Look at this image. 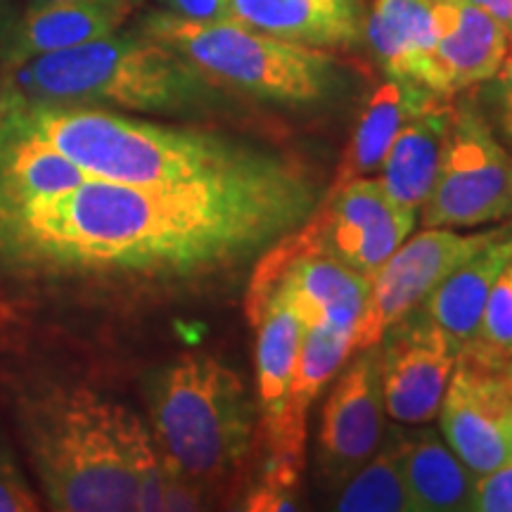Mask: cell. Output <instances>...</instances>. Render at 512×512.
I'll return each mask as SVG.
<instances>
[{
    "instance_id": "27",
    "label": "cell",
    "mask_w": 512,
    "mask_h": 512,
    "mask_svg": "<svg viewBox=\"0 0 512 512\" xmlns=\"http://www.w3.org/2000/svg\"><path fill=\"white\" fill-rule=\"evenodd\" d=\"M470 510L512 512V460L482 477H475Z\"/></svg>"
},
{
    "instance_id": "2",
    "label": "cell",
    "mask_w": 512,
    "mask_h": 512,
    "mask_svg": "<svg viewBox=\"0 0 512 512\" xmlns=\"http://www.w3.org/2000/svg\"><path fill=\"white\" fill-rule=\"evenodd\" d=\"M0 102L69 162L114 183L190 181L252 169L275 157L228 136L150 124L102 107L31 102L5 91Z\"/></svg>"
},
{
    "instance_id": "18",
    "label": "cell",
    "mask_w": 512,
    "mask_h": 512,
    "mask_svg": "<svg viewBox=\"0 0 512 512\" xmlns=\"http://www.w3.org/2000/svg\"><path fill=\"white\" fill-rule=\"evenodd\" d=\"M453 105L434 98L420 114L401 128L382 162L380 183L403 209L418 211L430 197L444 155Z\"/></svg>"
},
{
    "instance_id": "35",
    "label": "cell",
    "mask_w": 512,
    "mask_h": 512,
    "mask_svg": "<svg viewBox=\"0 0 512 512\" xmlns=\"http://www.w3.org/2000/svg\"><path fill=\"white\" fill-rule=\"evenodd\" d=\"M131 3H133V5H138V3H140V0H131Z\"/></svg>"
},
{
    "instance_id": "26",
    "label": "cell",
    "mask_w": 512,
    "mask_h": 512,
    "mask_svg": "<svg viewBox=\"0 0 512 512\" xmlns=\"http://www.w3.org/2000/svg\"><path fill=\"white\" fill-rule=\"evenodd\" d=\"M38 508L41 501L19 470L15 453L0 444V512H36Z\"/></svg>"
},
{
    "instance_id": "19",
    "label": "cell",
    "mask_w": 512,
    "mask_h": 512,
    "mask_svg": "<svg viewBox=\"0 0 512 512\" xmlns=\"http://www.w3.org/2000/svg\"><path fill=\"white\" fill-rule=\"evenodd\" d=\"M249 323L256 328V411L268 446L283 427L304 325L275 299H268Z\"/></svg>"
},
{
    "instance_id": "20",
    "label": "cell",
    "mask_w": 512,
    "mask_h": 512,
    "mask_svg": "<svg viewBox=\"0 0 512 512\" xmlns=\"http://www.w3.org/2000/svg\"><path fill=\"white\" fill-rule=\"evenodd\" d=\"M512 261V223L494 242L463 261L441 285L425 299L427 316L444 328L456 342L465 344L479 335L486 299L491 287Z\"/></svg>"
},
{
    "instance_id": "15",
    "label": "cell",
    "mask_w": 512,
    "mask_h": 512,
    "mask_svg": "<svg viewBox=\"0 0 512 512\" xmlns=\"http://www.w3.org/2000/svg\"><path fill=\"white\" fill-rule=\"evenodd\" d=\"M136 5L131 0H72L29 5L0 36V67L57 53L121 29Z\"/></svg>"
},
{
    "instance_id": "17",
    "label": "cell",
    "mask_w": 512,
    "mask_h": 512,
    "mask_svg": "<svg viewBox=\"0 0 512 512\" xmlns=\"http://www.w3.org/2000/svg\"><path fill=\"white\" fill-rule=\"evenodd\" d=\"M363 31L389 79L430 91L437 43L432 0H373Z\"/></svg>"
},
{
    "instance_id": "28",
    "label": "cell",
    "mask_w": 512,
    "mask_h": 512,
    "mask_svg": "<svg viewBox=\"0 0 512 512\" xmlns=\"http://www.w3.org/2000/svg\"><path fill=\"white\" fill-rule=\"evenodd\" d=\"M204 489L183 477L181 472L166 467V484H164V510H202Z\"/></svg>"
},
{
    "instance_id": "31",
    "label": "cell",
    "mask_w": 512,
    "mask_h": 512,
    "mask_svg": "<svg viewBox=\"0 0 512 512\" xmlns=\"http://www.w3.org/2000/svg\"><path fill=\"white\" fill-rule=\"evenodd\" d=\"M467 3L494 17L508 31V36H512V0H467Z\"/></svg>"
},
{
    "instance_id": "33",
    "label": "cell",
    "mask_w": 512,
    "mask_h": 512,
    "mask_svg": "<svg viewBox=\"0 0 512 512\" xmlns=\"http://www.w3.org/2000/svg\"><path fill=\"white\" fill-rule=\"evenodd\" d=\"M50 3H72V0H27V8L29 5H50Z\"/></svg>"
},
{
    "instance_id": "14",
    "label": "cell",
    "mask_w": 512,
    "mask_h": 512,
    "mask_svg": "<svg viewBox=\"0 0 512 512\" xmlns=\"http://www.w3.org/2000/svg\"><path fill=\"white\" fill-rule=\"evenodd\" d=\"M437 43L432 50L430 93L453 98L494 81L508 53V31L467 0H432Z\"/></svg>"
},
{
    "instance_id": "32",
    "label": "cell",
    "mask_w": 512,
    "mask_h": 512,
    "mask_svg": "<svg viewBox=\"0 0 512 512\" xmlns=\"http://www.w3.org/2000/svg\"><path fill=\"white\" fill-rule=\"evenodd\" d=\"M496 79H501V81H512V36L508 38V53H505L503 67H501V72H498Z\"/></svg>"
},
{
    "instance_id": "21",
    "label": "cell",
    "mask_w": 512,
    "mask_h": 512,
    "mask_svg": "<svg viewBox=\"0 0 512 512\" xmlns=\"http://www.w3.org/2000/svg\"><path fill=\"white\" fill-rule=\"evenodd\" d=\"M399 451L413 512L470 510L475 475L437 432L399 430Z\"/></svg>"
},
{
    "instance_id": "23",
    "label": "cell",
    "mask_w": 512,
    "mask_h": 512,
    "mask_svg": "<svg viewBox=\"0 0 512 512\" xmlns=\"http://www.w3.org/2000/svg\"><path fill=\"white\" fill-rule=\"evenodd\" d=\"M384 444L366 465L358 467L347 482L339 486L335 510L342 512H413L403 479L399 430H392Z\"/></svg>"
},
{
    "instance_id": "24",
    "label": "cell",
    "mask_w": 512,
    "mask_h": 512,
    "mask_svg": "<svg viewBox=\"0 0 512 512\" xmlns=\"http://www.w3.org/2000/svg\"><path fill=\"white\" fill-rule=\"evenodd\" d=\"M126 458L133 482H136V510L162 512L166 484L164 458L152 432L133 411L126 420Z\"/></svg>"
},
{
    "instance_id": "34",
    "label": "cell",
    "mask_w": 512,
    "mask_h": 512,
    "mask_svg": "<svg viewBox=\"0 0 512 512\" xmlns=\"http://www.w3.org/2000/svg\"><path fill=\"white\" fill-rule=\"evenodd\" d=\"M5 27H8V22H5V0H0V36H3Z\"/></svg>"
},
{
    "instance_id": "12",
    "label": "cell",
    "mask_w": 512,
    "mask_h": 512,
    "mask_svg": "<svg viewBox=\"0 0 512 512\" xmlns=\"http://www.w3.org/2000/svg\"><path fill=\"white\" fill-rule=\"evenodd\" d=\"M384 411L401 425H427L439 415L460 342L415 311L382 337Z\"/></svg>"
},
{
    "instance_id": "22",
    "label": "cell",
    "mask_w": 512,
    "mask_h": 512,
    "mask_svg": "<svg viewBox=\"0 0 512 512\" xmlns=\"http://www.w3.org/2000/svg\"><path fill=\"white\" fill-rule=\"evenodd\" d=\"M434 98H441V95L411 86V83L394 79L382 83L373 93V98L368 100L361 119H358L354 136H351V143L344 152L330 190L342 188V185L356 181V178L370 176L373 171L380 169L401 128L415 114L425 110Z\"/></svg>"
},
{
    "instance_id": "11",
    "label": "cell",
    "mask_w": 512,
    "mask_h": 512,
    "mask_svg": "<svg viewBox=\"0 0 512 512\" xmlns=\"http://www.w3.org/2000/svg\"><path fill=\"white\" fill-rule=\"evenodd\" d=\"M505 226L456 233L453 228H425L406 238L389 256L370 283L368 306L363 311L354 335V351L377 347L389 328H394L408 313L425 304L463 261L494 242Z\"/></svg>"
},
{
    "instance_id": "13",
    "label": "cell",
    "mask_w": 512,
    "mask_h": 512,
    "mask_svg": "<svg viewBox=\"0 0 512 512\" xmlns=\"http://www.w3.org/2000/svg\"><path fill=\"white\" fill-rule=\"evenodd\" d=\"M380 349L361 356L339 375L323 408L318 432V472L325 486L339 489L373 458L384 439Z\"/></svg>"
},
{
    "instance_id": "3",
    "label": "cell",
    "mask_w": 512,
    "mask_h": 512,
    "mask_svg": "<svg viewBox=\"0 0 512 512\" xmlns=\"http://www.w3.org/2000/svg\"><path fill=\"white\" fill-rule=\"evenodd\" d=\"M128 413L79 384H41L19 396L17 430L50 508L136 510L126 458Z\"/></svg>"
},
{
    "instance_id": "6",
    "label": "cell",
    "mask_w": 512,
    "mask_h": 512,
    "mask_svg": "<svg viewBox=\"0 0 512 512\" xmlns=\"http://www.w3.org/2000/svg\"><path fill=\"white\" fill-rule=\"evenodd\" d=\"M138 31L181 55L216 91L309 105L323 100L335 83V60L325 50L283 41L235 19L192 22L157 10Z\"/></svg>"
},
{
    "instance_id": "5",
    "label": "cell",
    "mask_w": 512,
    "mask_h": 512,
    "mask_svg": "<svg viewBox=\"0 0 512 512\" xmlns=\"http://www.w3.org/2000/svg\"><path fill=\"white\" fill-rule=\"evenodd\" d=\"M145 392L166 467L207 489L245 463L259 411L242 377L219 358L178 356L150 377Z\"/></svg>"
},
{
    "instance_id": "1",
    "label": "cell",
    "mask_w": 512,
    "mask_h": 512,
    "mask_svg": "<svg viewBox=\"0 0 512 512\" xmlns=\"http://www.w3.org/2000/svg\"><path fill=\"white\" fill-rule=\"evenodd\" d=\"M318 188L278 155L230 174L72 188L0 204V275H185L271 247L316 209Z\"/></svg>"
},
{
    "instance_id": "16",
    "label": "cell",
    "mask_w": 512,
    "mask_h": 512,
    "mask_svg": "<svg viewBox=\"0 0 512 512\" xmlns=\"http://www.w3.org/2000/svg\"><path fill=\"white\" fill-rule=\"evenodd\" d=\"M230 19L309 48H349L366 24V0H230Z\"/></svg>"
},
{
    "instance_id": "9",
    "label": "cell",
    "mask_w": 512,
    "mask_h": 512,
    "mask_svg": "<svg viewBox=\"0 0 512 512\" xmlns=\"http://www.w3.org/2000/svg\"><path fill=\"white\" fill-rule=\"evenodd\" d=\"M368 297V278L306 245L294 228L275 240L254 268L247 316L252 318L268 299H275L302 320L304 328L356 335Z\"/></svg>"
},
{
    "instance_id": "25",
    "label": "cell",
    "mask_w": 512,
    "mask_h": 512,
    "mask_svg": "<svg viewBox=\"0 0 512 512\" xmlns=\"http://www.w3.org/2000/svg\"><path fill=\"white\" fill-rule=\"evenodd\" d=\"M477 337L494 347L512 351V261L491 287Z\"/></svg>"
},
{
    "instance_id": "8",
    "label": "cell",
    "mask_w": 512,
    "mask_h": 512,
    "mask_svg": "<svg viewBox=\"0 0 512 512\" xmlns=\"http://www.w3.org/2000/svg\"><path fill=\"white\" fill-rule=\"evenodd\" d=\"M441 434L475 477L512 460V351L460 344L439 408Z\"/></svg>"
},
{
    "instance_id": "10",
    "label": "cell",
    "mask_w": 512,
    "mask_h": 512,
    "mask_svg": "<svg viewBox=\"0 0 512 512\" xmlns=\"http://www.w3.org/2000/svg\"><path fill=\"white\" fill-rule=\"evenodd\" d=\"M415 221L418 211L399 207L380 181L363 176L330 190L297 226V235L373 283L377 271L413 233Z\"/></svg>"
},
{
    "instance_id": "7",
    "label": "cell",
    "mask_w": 512,
    "mask_h": 512,
    "mask_svg": "<svg viewBox=\"0 0 512 512\" xmlns=\"http://www.w3.org/2000/svg\"><path fill=\"white\" fill-rule=\"evenodd\" d=\"M425 228H477L512 216V152L472 105H453L437 181L422 204Z\"/></svg>"
},
{
    "instance_id": "29",
    "label": "cell",
    "mask_w": 512,
    "mask_h": 512,
    "mask_svg": "<svg viewBox=\"0 0 512 512\" xmlns=\"http://www.w3.org/2000/svg\"><path fill=\"white\" fill-rule=\"evenodd\" d=\"M171 15L192 22H221L230 19V0H159Z\"/></svg>"
},
{
    "instance_id": "4",
    "label": "cell",
    "mask_w": 512,
    "mask_h": 512,
    "mask_svg": "<svg viewBox=\"0 0 512 512\" xmlns=\"http://www.w3.org/2000/svg\"><path fill=\"white\" fill-rule=\"evenodd\" d=\"M0 91L31 102L147 114H188L219 93L155 38L119 34L0 67Z\"/></svg>"
},
{
    "instance_id": "30",
    "label": "cell",
    "mask_w": 512,
    "mask_h": 512,
    "mask_svg": "<svg viewBox=\"0 0 512 512\" xmlns=\"http://www.w3.org/2000/svg\"><path fill=\"white\" fill-rule=\"evenodd\" d=\"M491 128L496 138L512 152V81H496L491 95Z\"/></svg>"
}]
</instances>
